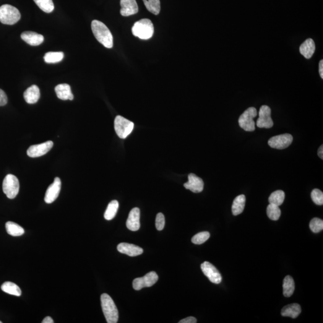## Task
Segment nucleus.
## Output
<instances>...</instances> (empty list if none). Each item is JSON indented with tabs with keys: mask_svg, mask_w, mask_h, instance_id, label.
<instances>
[{
	"mask_svg": "<svg viewBox=\"0 0 323 323\" xmlns=\"http://www.w3.org/2000/svg\"><path fill=\"white\" fill-rule=\"evenodd\" d=\"M188 181L184 184V187L186 189L194 193H200L204 189V183L202 179L195 175L194 174H190L188 176Z\"/></svg>",
	"mask_w": 323,
	"mask_h": 323,
	"instance_id": "4468645a",
	"label": "nucleus"
},
{
	"mask_svg": "<svg viewBox=\"0 0 323 323\" xmlns=\"http://www.w3.org/2000/svg\"><path fill=\"white\" fill-rule=\"evenodd\" d=\"M158 275L155 272H150L142 278H137L133 281V288L135 290H140L144 287H150L154 285L158 280Z\"/></svg>",
	"mask_w": 323,
	"mask_h": 323,
	"instance_id": "6e6552de",
	"label": "nucleus"
},
{
	"mask_svg": "<svg viewBox=\"0 0 323 323\" xmlns=\"http://www.w3.org/2000/svg\"><path fill=\"white\" fill-rule=\"evenodd\" d=\"M165 217L162 213H158L156 218V228L158 231L163 230L165 226Z\"/></svg>",
	"mask_w": 323,
	"mask_h": 323,
	"instance_id": "c9c22d12",
	"label": "nucleus"
},
{
	"mask_svg": "<svg viewBox=\"0 0 323 323\" xmlns=\"http://www.w3.org/2000/svg\"><path fill=\"white\" fill-rule=\"evenodd\" d=\"M323 60H321V61H320L319 63V73L320 75V77H322V79H323Z\"/></svg>",
	"mask_w": 323,
	"mask_h": 323,
	"instance_id": "58836bf2",
	"label": "nucleus"
},
{
	"mask_svg": "<svg viewBox=\"0 0 323 323\" xmlns=\"http://www.w3.org/2000/svg\"><path fill=\"white\" fill-rule=\"evenodd\" d=\"M119 207V202L118 200H112L108 205L107 208L105 213H104V218L107 220H111L113 219L118 212V208Z\"/></svg>",
	"mask_w": 323,
	"mask_h": 323,
	"instance_id": "393cba45",
	"label": "nucleus"
},
{
	"mask_svg": "<svg viewBox=\"0 0 323 323\" xmlns=\"http://www.w3.org/2000/svg\"><path fill=\"white\" fill-rule=\"evenodd\" d=\"M210 233L208 232H202L196 234L192 238V242L195 244L200 245L204 243L210 238Z\"/></svg>",
	"mask_w": 323,
	"mask_h": 323,
	"instance_id": "473e14b6",
	"label": "nucleus"
},
{
	"mask_svg": "<svg viewBox=\"0 0 323 323\" xmlns=\"http://www.w3.org/2000/svg\"><path fill=\"white\" fill-rule=\"evenodd\" d=\"M121 14L123 17H129L139 12L136 0H121Z\"/></svg>",
	"mask_w": 323,
	"mask_h": 323,
	"instance_id": "2eb2a0df",
	"label": "nucleus"
},
{
	"mask_svg": "<svg viewBox=\"0 0 323 323\" xmlns=\"http://www.w3.org/2000/svg\"><path fill=\"white\" fill-rule=\"evenodd\" d=\"M101 307L106 321L108 323H116L119 320V312L113 299L108 294L104 293L101 296Z\"/></svg>",
	"mask_w": 323,
	"mask_h": 323,
	"instance_id": "f03ea898",
	"label": "nucleus"
},
{
	"mask_svg": "<svg viewBox=\"0 0 323 323\" xmlns=\"http://www.w3.org/2000/svg\"><path fill=\"white\" fill-rule=\"evenodd\" d=\"M134 124L121 116L116 117L114 120V129L121 139H125L134 129Z\"/></svg>",
	"mask_w": 323,
	"mask_h": 323,
	"instance_id": "423d86ee",
	"label": "nucleus"
},
{
	"mask_svg": "<svg viewBox=\"0 0 323 323\" xmlns=\"http://www.w3.org/2000/svg\"><path fill=\"white\" fill-rule=\"evenodd\" d=\"M257 115V111L254 108H250L242 113L238 119L239 126L244 131L248 132L254 131L255 130V122L254 118Z\"/></svg>",
	"mask_w": 323,
	"mask_h": 323,
	"instance_id": "39448f33",
	"label": "nucleus"
},
{
	"mask_svg": "<svg viewBox=\"0 0 323 323\" xmlns=\"http://www.w3.org/2000/svg\"><path fill=\"white\" fill-rule=\"evenodd\" d=\"M267 212L268 217L274 221L279 219L281 214L279 206L272 204L268 206Z\"/></svg>",
	"mask_w": 323,
	"mask_h": 323,
	"instance_id": "2f4dec72",
	"label": "nucleus"
},
{
	"mask_svg": "<svg viewBox=\"0 0 323 323\" xmlns=\"http://www.w3.org/2000/svg\"><path fill=\"white\" fill-rule=\"evenodd\" d=\"M26 102L33 104L37 102L40 97V92L37 85H32L28 88L23 93Z\"/></svg>",
	"mask_w": 323,
	"mask_h": 323,
	"instance_id": "aec40b11",
	"label": "nucleus"
},
{
	"mask_svg": "<svg viewBox=\"0 0 323 323\" xmlns=\"http://www.w3.org/2000/svg\"><path fill=\"white\" fill-rule=\"evenodd\" d=\"M315 51H316V44L312 38L307 39L299 48V51L302 55L308 59L312 58Z\"/></svg>",
	"mask_w": 323,
	"mask_h": 323,
	"instance_id": "412c9836",
	"label": "nucleus"
},
{
	"mask_svg": "<svg viewBox=\"0 0 323 323\" xmlns=\"http://www.w3.org/2000/svg\"><path fill=\"white\" fill-rule=\"evenodd\" d=\"M64 57V54L62 52H48L44 56V61L48 64H55L62 61Z\"/></svg>",
	"mask_w": 323,
	"mask_h": 323,
	"instance_id": "cd10ccee",
	"label": "nucleus"
},
{
	"mask_svg": "<svg viewBox=\"0 0 323 323\" xmlns=\"http://www.w3.org/2000/svg\"><path fill=\"white\" fill-rule=\"evenodd\" d=\"M34 1L44 12L49 14L54 11V7L52 0H34Z\"/></svg>",
	"mask_w": 323,
	"mask_h": 323,
	"instance_id": "7c9ffc66",
	"label": "nucleus"
},
{
	"mask_svg": "<svg viewBox=\"0 0 323 323\" xmlns=\"http://www.w3.org/2000/svg\"><path fill=\"white\" fill-rule=\"evenodd\" d=\"M1 290L5 293L16 296H20L22 294V291L19 287L15 283L9 282V281L5 282L1 286Z\"/></svg>",
	"mask_w": 323,
	"mask_h": 323,
	"instance_id": "a878e982",
	"label": "nucleus"
},
{
	"mask_svg": "<svg viewBox=\"0 0 323 323\" xmlns=\"http://www.w3.org/2000/svg\"><path fill=\"white\" fill-rule=\"evenodd\" d=\"M285 199V193L283 191H276L273 192L269 197V204L280 206L283 204Z\"/></svg>",
	"mask_w": 323,
	"mask_h": 323,
	"instance_id": "c756f323",
	"label": "nucleus"
},
{
	"mask_svg": "<svg viewBox=\"0 0 323 323\" xmlns=\"http://www.w3.org/2000/svg\"><path fill=\"white\" fill-rule=\"evenodd\" d=\"M293 138L290 134H285L270 138L268 144L270 147L276 149H285L292 143Z\"/></svg>",
	"mask_w": 323,
	"mask_h": 323,
	"instance_id": "9d476101",
	"label": "nucleus"
},
{
	"mask_svg": "<svg viewBox=\"0 0 323 323\" xmlns=\"http://www.w3.org/2000/svg\"><path fill=\"white\" fill-rule=\"evenodd\" d=\"M200 268L204 274L213 283L218 285L221 282L222 277L220 273L215 266L208 262H205L200 265Z\"/></svg>",
	"mask_w": 323,
	"mask_h": 323,
	"instance_id": "9b49d317",
	"label": "nucleus"
},
{
	"mask_svg": "<svg viewBox=\"0 0 323 323\" xmlns=\"http://www.w3.org/2000/svg\"><path fill=\"white\" fill-rule=\"evenodd\" d=\"M43 323H54L53 319L51 317H46L44 318L42 322Z\"/></svg>",
	"mask_w": 323,
	"mask_h": 323,
	"instance_id": "ea45409f",
	"label": "nucleus"
},
{
	"mask_svg": "<svg viewBox=\"0 0 323 323\" xmlns=\"http://www.w3.org/2000/svg\"><path fill=\"white\" fill-rule=\"evenodd\" d=\"M132 33L135 37L142 40H148L152 37L154 33V27L152 21L148 19H142L134 23Z\"/></svg>",
	"mask_w": 323,
	"mask_h": 323,
	"instance_id": "7ed1b4c3",
	"label": "nucleus"
},
{
	"mask_svg": "<svg viewBox=\"0 0 323 323\" xmlns=\"http://www.w3.org/2000/svg\"><path fill=\"white\" fill-rule=\"evenodd\" d=\"M118 250L121 253L131 257L139 256L143 252V250L141 247L135 246L134 244L125 243V242L118 245Z\"/></svg>",
	"mask_w": 323,
	"mask_h": 323,
	"instance_id": "f3484780",
	"label": "nucleus"
},
{
	"mask_svg": "<svg viewBox=\"0 0 323 323\" xmlns=\"http://www.w3.org/2000/svg\"><path fill=\"white\" fill-rule=\"evenodd\" d=\"M7 103V96L6 93L0 89V106H4Z\"/></svg>",
	"mask_w": 323,
	"mask_h": 323,
	"instance_id": "e433bc0d",
	"label": "nucleus"
},
{
	"mask_svg": "<svg viewBox=\"0 0 323 323\" xmlns=\"http://www.w3.org/2000/svg\"><path fill=\"white\" fill-rule=\"evenodd\" d=\"M19 10L9 4H4L0 7V22L3 24L14 25L20 19Z\"/></svg>",
	"mask_w": 323,
	"mask_h": 323,
	"instance_id": "20e7f679",
	"label": "nucleus"
},
{
	"mask_svg": "<svg viewBox=\"0 0 323 323\" xmlns=\"http://www.w3.org/2000/svg\"><path fill=\"white\" fill-rule=\"evenodd\" d=\"M146 9L155 15L160 14L161 11L160 0H143Z\"/></svg>",
	"mask_w": 323,
	"mask_h": 323,
	"instance_id": "c85d7f7f",
	"label": "nucleus"
},
{
	"mask_svg": "<svg viewBox=\"0 0 323 323\" xmlns=\"http://www.w3.org/2000/svg\"><path fill=\"white\" fill-rule=\"evenodd\" d=\"M54 143L51 141H48L40 144L31 145L27 150V155L31 158L40 157L52 149L53 147Z\"/></svg>",
	"mask_w": 323,
	"mask_h": 323,
	"instance_id": "f8f14e48",
	"label": "nucleus"
},
{
	"mask_svg": "<svg viewBox=\"0 0 323 323\" xmlns=\"http://www.w3.org/2000/svg\"><path fill=\"white\" fill-rule=\"evenodd\" d=\"M2 190L8 198L14 199L19 191V182L17 177L8 174L4 179Z\"/></svg>",
	"mask_w": 323,
	"mask_h": 323,
	"instance_id": "0eeeda50",
	"label": "nucleus"
},
{
	"mask_svg": "<svg viewBox=\"0 0 323 323\" xmlns=\"http://www.w3.org/2000/svg\"><path fill=\"white\" fill-rule=\"evenodd\" d=\"M56 95L60 100H72L74 95L72 94L71 87L69 85L64 83L57 85L54 89Z\"/></svg>",
	"mask_w": 323,
	"mask_h": 323,
	"instance_id": "6ab92c4d",
	"label": "nucleus"
},
{
	"mask_svg": "<svg viewBox=\"0 0 323 323\" xmlns=\"http://www.w3.org/2000/svg\"><path fill=\"white\" fill-rule=\"evenodd\" d=\"M318 155H319L320 159L323 160V145H322L320 147L319 150H318Z\"/></svg>",
	"mask_w": 323,
	"mask_h": 323,
	"instance_id": "a19ab883",
	"label": "nucleus"
},
{
	"mask_svg": "<svg viewBox=\"0 0 323 323\" xmlns=\"http://www.w3.org/2000/svg\"><path fill=\"white\" fill-rule=\"evenodd\" d=\"M140 210L139 208H134L129 213L126 221V227L130 231H137L140 228Z\"/></svg>",
	"mask_w": 323,
	"mask_h": 323,
	"instance_id": "dca6fc26",
	"label": "nucleus"
},
{
	"mask_svg": "<svg viewBox=\"0 0 323 323\" xmlns=\"http://www.w3.org/2000/svg\"><path fill=\"white\" fill-rule=\"evenodd\" d=\"M2 323V322H1V321H0V323Z\"/></svg>",
	"mask_w": 323,
	"mask_h": 323,
	"instance_id": "79ce46f5",
	"label": "nucleus"
},
{
	"mask_svg": "<svg viewBox=\"0 0 323 323\" xmlns=\"http://www.w3.org/2000/svg\"><path fill=\"white\" fill-rule=\"evenodd\" d=\"M7 233L14 236H21L25 231L21 226L12 221H8L6 224Z\"/></svg>",
	"mask_w": 323,
	"mask_h": 323,
	"instance_id": "bb28decb",
	"label": "nucleus"
},
{
	"mask_svg": "<svg viewBox=\"0 0 323 323\" xmlns=\"http://www.w3.org/2000/svg\"><path fill=\"white\" fill-rule=\"evenodd\" d=\"M20 37L26 43L33 46L40 45L44 41V37L42 35L33 32V31H25L22 33Z\"/></svg>",
	"mask_w": 323,
	"mask_h": 323,
	"instance_id": "a211bd4d",
	"label": "nucleus"
},
{
	"mask_svg": "<svg viewBox=\"0 0 323 323\" xmlns=\"http://www.w3.org/2000/svg\"><path fill=\"white\" fill-rule=\"evenodd\" d=\"M61 189V181L59 177H56L54 183L49 186L44 197V201L47 204H51L58 197Z\"/></svg>",
	"mask_w": 323,
	"mask_h": 323,
	"instance_id": "ddd939ff",
	"label": "nucleus"
},
{
	"mask_svg": "<svg viewBox=\"0 0 323 323\" xmlns=\"http://www.w3.org/2000/svg\"><path fill=\"white\" fill-rule=\"evenodd\" d=\"M257 126L260 128H271L273 122L271 118V109L268 106H262L259 112Z\"/></svg>",
	"mask_w": 323,
	"mask_h": 323,
	"instance_id": "1a4fd4ad",
	"label": "nucleus"
},
{
	"mask_svg": "<svg viewBox=\"0 0 323 323\" xmlns=\"http://www.w3.org/2000/svg\"><path fill=\"white\" fill-rule=\"evenodd\" d=\"M283 287L284 296L289 298L293 295L294 289H295V284L291 276H286L283 281Z\"/></svg>",
	"mask_w": 323,
	"mask_h": 323,
	"instance_id": "b1692460",
	"label": "nucleus"
},
{
	"mask_svg": "<svg viewBox=\"0 0 323 323\" xmlns=\"http://www.w3.org/2000/svg\"><path fill=\"white\" fill-rule=\"evenodd\" d=\"M309 228L314 233H319L323 229V221L319 218H314L310 221Z\"/></svg>",
	"mask_w": 323,
	"mask_h": 323,
	"instance_id": "72a5a7b5",
	"label": "nucleus"
},
{
	"mask_svg": "<svg viewBox=\"0 0 323 323\" xmlns=\"http://www.w3.org/2000/svg\"><path fill=\"white\" fill-rule=\"evenodd\" d=\"M197 322V319H195L194 317H189L180 320L179 323H196Z\"/></svg>",
	"mask_w": 323,
	"mask_h": 323,
	"instance_id": "4c0bfd02",
	"label": "nucleus"
},
{
	"mask_svg": "<svg viewBox=\"0 0 323 323\" xmlns=\"http://www.w3.org/2000/svg\"><path fill=\"white\" fill-rule=\"evenodd\" d=\"M93 35L99 42L107 48L111 49L113 46V37L110 31L104 23L97 20H93L91 23Z\"/></svg>",
	"mask_w": 323,
	"mask_h": 323,
	"instance_id": "f257e3e1",
	"label": "nucleus"
},
{
	"mask_svg": "<svg viewBox=\"0 0 323 323\" xmlns=\"http://www.w3.org/2000/svg\"><path fill=\"white\" fill-rule=\"evenodd\" d=\"M301 313V307L298 304H289L281 310V314L283 317H289L296 319Z\"/></svg>",
	"mask_w": 323,
	"mask_h": 323,
	"instance_id": "4be33fe9",
	"label": "nucleus"
},
{
	"mask_svg": "<svg viewBox=\"0 0 323 323\" xmlns=\"http://www.w3.org/2000/svg\"><path fill=\"white\" fill-rule=\"evenodd\" d=\"M311 197L313 202L318 205L323 204V193L319 189H314L312 191Z\"/></svg>",
	"mask_w": 323,
	"mask_h": 323,
	"instance_id": "f704fd0d",
	"label": "nucleus"
},
{
	"mask_svg": "<svg viewBox=\"0 0 323 323\" xmlns=\"http://www.w3.org/2000/svg\"><path fill=\"white\" fill-rule=\"evenodd\" d=\"M246 204V197L244 195H239L234 199L232 207V212L233 215H240L244 210Z\"/></svg>",
	"mask_w": 323,
	"mask_h": 323,
	"instance_id": "5701e85b",
	"label": "nucleus"
}]
</instances>
